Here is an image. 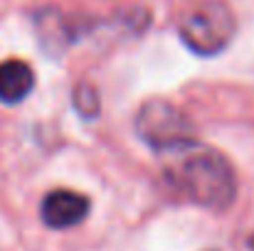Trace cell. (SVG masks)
Here are the masks:
<instances>
[{"label": "cell", "mask_w": 254, "mask_h": 251, "mask_svg": "<svg viewBox=\"0 0 254 251\" xmlns=\"http://www.w3.org/2000/svg\"><path fill=\"white\" fill-rule=\"evenodd\" d=\"M168 177L185 200L212 212H225L237 197V177L230 160L210 148H190L168 170Z\"/></svg>", "instance_id": "cell-1"}, {"label": "cell", "mask_w": 254, "mask_h": 251, "mask_svg": "<svg viewBox=\"0 0 254 251\" xmlns=\"http://www.w3.org/2000/svg\"><path fill=\"white\" fill-rule=\"evenodd\" d=\"M35 89V72L22 59H5L0 62V101L15 106L30 96Z\"/></svg>", "instance_id": "cell-5"}, {"label": "cell", "mask_w": 254, "mask_h": 251, "mask_svg": "<svg viewBox=\"0 0 254 251\" xmlns=\"http://www.w3.org/2000/svg\"><path fill=\"white\" fill-rule=\"evenodd\" d=\"M72 101H74L77 113L84 116V118H96L99 111H101L99 91H96V86H94L91 82H79L77 84V86H74V96H72Z\"/></svg>", "instance_id": "cell-7"}, {"label": "cell", "mask_w": 254, "mask_h": 251, "mask_svg": "<svg viewBox=\"0 0 254 251\" xmlns=\"http://www.w3.org/2000/svg\"><path fill=\"white\" fill-rule=\"evenodd\" d=\"M37 32H40V42L47 50H64L72 40V25L67 22L64 15H57V12H40Z\"/></svg>", "instance_id": "cell-6"}, {"label": "cell", "mask_w": 254, "mask_h": 251, "mask_svg": "<svg viewBox=\"0 0 254 251\" xmlns=\"http://www.w3.org/2000/svg\"><path fill=\"white\" fill-rule=\"evenodd\" d=\"M136 133L156 153H185L197 146L195 126L188 113L163 99H151L138 108Z\"/></svg>", "instance_id": "cell-2"}, {"label": "cell", "mask_w": 254, "mask_h": 251, "mask_svg": "<svg viewBox=\"0 0 254 251\" xmlns=\"http://www.w3.org/2000/svg\"><path fill=\"white\" fill-rule=\"evenodd\" d=\"M91 202L74 190H52L40 204V217L50 229H72L82 224L89 214Z\"/></svg>", "instance_id": "cell-4"}, {"label": "cell", "mask_w": 254, "mask_h": 251, "mask_svg": "<svg viewBox=\"0 0 254 251\" xmlns=\"http://www.w3.org/2000/svg\"><path fill=\"white\" fill-rule=\"evenodd\" d=\"M180 40L200 57L220 54L237 32V20L225 0H202L180 17Z\"/></svg>", "instance_id": "cell-3"}, {"label": "cell", "mask_w": 254, "mask_h": 251, "mask_svg": "<svg viewBox=\"0 0 254 251\" xmlns=\"http://www.w3.org/2000/svg\"><path fill=\"white\" fill-rule=\"evenodd\" d=\"M250 249L254 251V234H252V237H250Z\"/></svg>", "instance_id": "cell-8"}]
</instances>
